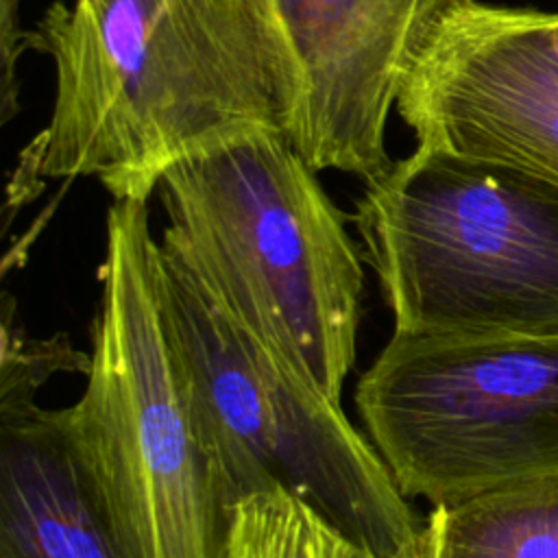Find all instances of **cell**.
Instances as JSON below:
<instances>
[{"label": "cell", "mask_w": 558, "mask_h": 558, "mask_svg": "<svg viewBox=\"0 0 558 558\" xmlns=\"http://www.w3.org/2000/svg\"><path fill=\"white\" fill-rule=\"evenodd\" d=\"M22 46L52 61L54 98L11 201L41 179L78 177H96L113 201H148L198 146L281 129L266 0H57Z\"/></svg>", "instance_id": "6da1fadb"}, {"label": "cell", "mask_w": 558, "mask_h": 558, "mask_svg": "<svg viewBox=\"0 0 558 558\" xmlns=\"http://www.w3.org/2000/svg\"><path fill=\"white\" fill-rule=\"evenodd\" d=\"M161 253L240 327L340 401L355 364L364 255L290 137L220 135L159 179Z\"/></svg>", "instance_id": "7a4b0ae2"}, {"label": "cell", "mask_w": 558, "mask_h": 558, "mask_svg": "<svg viewBox=\"0 0 558 558\" xmlns=\"http://www.w3.org/2000/svg\"><path fill=\"white\" fill-rule=\"evenodd\" d=\"M159 266L148 201H113L87 384L59 412L122 558H220L231 512L181 390Z\"/></svg>", "instance_id": "3957f363"}, {"label": "cell", "mask_w": 558, "mask_h": 558, "mask_svg": "<svg viewBox=\"0 0 558 558\" xmlns=\"http://www.w3.org/2000/svg\"><path fill=\"white\" fill-rule=\"evenodd\" d=\"M351 222L395 331L558 338V181L414 148Z\"/></svg>", "instance_id": "277c9868"}, {"label": "cell", "mask_w": 558, "mask_h": 558, "mask_svg": "<svg viewBox=\"0 0 558 558\" xmlns=\"http://www.w3.org/2000/svg\"><path fill=\"white\" fill-rule=\"evenodd\" d=\"M161 248V246H159ZM159 299L181 390L227 510L288 490L377 558L421 527L340 401L240 327L161 253Z\"/></svg>", "instance_id": "5b68a950"}, {"label": "cell", "mask_w": 558, "mask_h": 558, "mask_svg": "<svg viewBox=\"0 0 558 558\" xmlns=\"http://www.w3.org/2000/svg\"><path fill=\"white\" fill-rule=\"evenodd\" d=\"M355 408L405 499L558 473V338L392 331Z\"/></svg>", "instance_id": "8992f818"}, {"label": "cell", "mask_w": 558, "mask_h": 558, "mask_svg": "<svg viewBox=\"0 0 558 558\" xmlns=\"http://www.w3.org/2000/svg\"><path fill=\"white\" fill-rule=\"evenodd\" d=\"M416 148L558 181V52L541 9L451 0L397 100Z\"/></svg>", "instance_id": "52a82bcc"}, {"label": "cell", "mask_w": 558, "mask_h": 558, "mask_svg": "<svg viewBox=\"0 0 558 558\" xmlns=\"http://www.w3.org/2000/svg\"><path fill=\"white\" fill-rule=\"evenodd\" d=\"M281 59V131L320 172L364 179L392 159L403 81L451 0H266Z\"/></svg>", "instance_id": "ba28073f"}, {"label": "cell", "mask_w": 558, "mask_h": 558, "mask_svg": "<svg viewBox=\"0 0 558 558\" xmlns=\"http://www.w3.org/2000/svg\"><path fill=\"white\" fill-rule=\"evenodd\" d=\"M0 381V558H122L59 410Z\"/></svg>", "instance_id": "9c48e42d"}, {"label": "cell", "mask_w": 558, "mask_h": 558, "mask_svg": "<svg viewBox=\"0 0 558 558\" xmlns=\"http://www.w3.org/2000/svg\"><path fill=\"white\" fill-rule=\"evenodd\" d=\"M436 558H558V473L432 506Z\"/></svg>", "instance_id": "30bf717a"}, {"label": "cell", "mask_w": 558, "mask_h": 558, "mask_svg": "<svg viewBox=\"0 0 558 558\" xmlns=\"http://www.w3.org/2000/svg\"><path fill=\"white\" fill-rule=\"evenodd\" d=\"M220 558H377L288 490L251 495L231 508Z\"/></svg>", "instance_id": "8fae6325"}, {"label": "cell", "mask_w": 558, "mask_h": 558, "mask_svg": "<svg viewBox=\"0 0 558 558\" xmlns=\"http://www.w3.org/2000/svg\"><path fill=\"white\" fill-rule=\"evenodd\" d=\"M390 558H436V545H434V532L427 523V517L423 521V527Z\"/></svg>", "instance_id": "7c38bea8"}, {"label": "cell", "mask_w": 558, "mask_h": 558, "mask_svg": "<svg viewBox=\"0 0 558 558\" xmlns=\"http://www.w3.org/2000/svg\"><path fill=\"white\" fill-rule=\"evenodd\" d=\"M541 17H543V26L549 35V41L558 52V11H541Z\"/></svg>", "instance_id": "4fadbf2b"}]
</instances>
